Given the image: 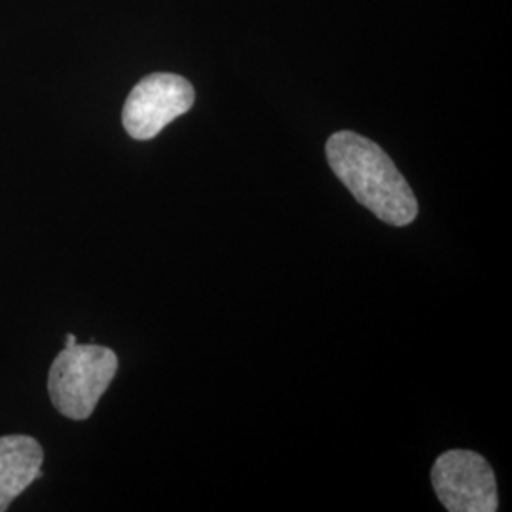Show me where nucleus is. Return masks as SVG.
Returning a JSON list of instances; mask_svg holds the SVG:
<instances>
[{
    "instance_id": "obj_6",
    "label": "nucleus",
    "mask_w": 512,
    "mask_h": 512,
    "mask_svg": "<svg viewBox=\"0 0 512 512\" xmlns=\"http://www.w3.org/2000/svg\"><path fill=\"white\" fill-rule=\"evenodd\" d=\"M76 344V336L74 334H67V340H65V348H71Z\"/></svg>"
},
{
    "instance_id": "obj_3",
    "label": "nucleus",
    "mask_w": 512,
    "mask_h": 512,
    "mask_svg": "<svg viewBox=\"0 0 512 512\" xmlns=\"http://www.w3.org/2000/svg\"><path fill=\"white\" fill-rule=\"evenodd\" d=\"M194 86L179 74L156 73L143 78L126 99L122 122L129 137L154 139L175 118L192 109Z\"/></svg>"
},
{
    "instance_id": "obj_2",
    "label": "nucleus",
    "mask_w": 512,
    "mask_h": 512,
    "mask_svg": "<svg viewBox=\"0 0 512 512\" xmlns=\"http://www.w3.org/2000/svg\"><path fill=\"white\" fill-rule=\"evenodd\" d=\"M116 370L118 357L112 349L95 344L63 348L48 374V391L57 412L69 420H88Z\"/></svg>"
},
{
    "instance_id": "obj_5",
    "label": "nucleus",
    "mask_w": 512,
    "mask_h": 512,
    "mask_svg": "<svg viewBox=\"0 0 512 512\" xmlns=\"http://www.w3.org/2000/svg\"><path fill=\"white\" fill-rule=\"evenodd\" d=\"M44 450L27 435L0 437V512L42 476Z\"/></svg>"
},
{
    "instance_id": "obj_1",
    "label": "nucleus",
    "mask_w": 512,
    "mask_h": 512,
    "mask_svg": "<svg viewBox=\"0 0 512 512\" xmlns=\"http://www.w3.org/2000/svg\"><path fill=\"white\" fill-rule=\"evenodd\" d=\"M327 160L353 198L385 224L408 226L418 217V200L403 173L374 141L338 131L327 141Z\"/></svg>"
},
{
    "instance_id": "obj_4",
    "label": "nucleus",
    "mask_w": 512,
    "mask_h": 512,
    "mask_svg": "<svg viewBox=\"0 0 512 512\" xmlns=\"http://www.w3.org/2000/svg\"><path fill=\"white\" fill-rule=\"evenodd\" d=\"M431 482L446 511H497L494 471L490 463L473 450L444 452L433 465Z\"/></svg>"
}]
</instances>
